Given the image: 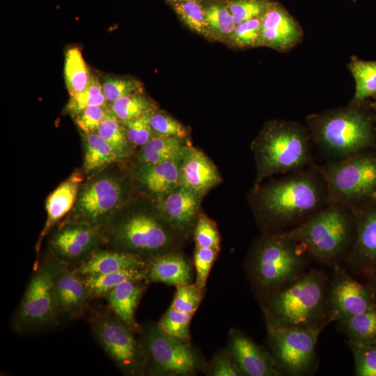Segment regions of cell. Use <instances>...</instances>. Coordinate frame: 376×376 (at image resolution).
<instances>
[{"mask_svg":"<svg viewBox=\"0 0 376 376\" xmlns=\"http://www.w3.org/2000/svg\"><path fill=\"white\" fill-rule=\"evenodd\" d=\"M251 205L266 231H285L329 203L324 179L316 165L254 187Z\"/></svg>","mask_w":376,"mask_h":376,"instance_id":"1","label":"cell"},{"mask_svg":"<svg viewBox=\"0 0 376 376\" xmlns=\"http://www.w3.org/2000/svg\"><path fill=\"white\" fill-rule=\"evenodd\" d=\"M309 258L304 247L285 231H266L250 253V281L264 299L301 276Z\"/></svg>","mask_w":376,"mask_h":376,"instance_id":"2","label":"cell"},{"mask_svg":"<svg viewBox=\"0 0 376 376\" xmlns=\"http://www.w3.org/2000/svg\"><path fill=\"white\" fill-rule=\"evenodd\" d=\"M307 123L311 141L328 160L367 150L376 143L373 117L363 104L312 115Z\"/></svg>","mask_w":376,"mask_h":376,"instance_id":"3","label":"cell"},{"mask_svg":"<svg viewBox=\"0 0 376 376\" xmlns=\"http://www.w3.org/2000/svg\"><path fill=\"white\" fill-rule=\"evenodd\" d=\"M285 232L301 244L311 258L334 267L345 260L353 247L354 212L351 207L329 203L306 221Z\"/></svg>","mask_w":376,"mask_h":376,"instance_id":"4","label":"cell"},{"mask_svg":"<svg viewBox=\"0 0 376 376\" xmlns=\"http://www.w3.org/2000/svg\"><path fill=\"white\" fill-rule=\"evenodd\" d=\"M256 166L255 187L272 175L288 174L312 165L308 128L291 121L268 123L252 143Z\"/></svg>","mask_w":376,"mask_h":376,"instance_id":"5","label":"cell"},{"mask_svg":"<svg viewBox=\"0 0 376 376\" xmlns=\"http://www.w3.org/2000/svg\"><path fill=\"white\" fill-rule=\"evenodd\" d=\"M328 281L323 271L310 269L263 299V309L283 324L323 329L329 323L327 308Z\"/></svg>","mask_w":376,"mask_h":376,"instance_id":"6","label":"cell"},{"mask_svg":"<svg viewBox=\"0 0 376 376\" xmlns=\"http://www.w3.org/2000/svg\"><path fill=\"white\" fill-rule=\"evenodd\" d=\"M316 166L329 203L354 207L376 200V152L365 150Z\"/></svg>","mask_w":376,"mask_h":376,"instance_id":"7","label":"cell"},{"mask_svg":"<svg viewBox=\"0 0 376 376\" xmlns=\"http://www.w3.org/2000/svg\"><path fill=\"white\" fill-rule=\"evenodd\" d=\"M66 265L52 258L36 267L13 318V324L16 331H36L57 321L60 312L55 283L58 274Z\"/></svg>","mask_w":376,"mask_h":376,"instance_id":"8","label":"cell"},{"mask_svg":"<svg viewBox=\"0 0 376 376\" xmlns=\"http://www.w3.org/2000/svg\"><path fill=\"white\" fill-rule=\"evenodd\" d=\"M109 239L118 251L137 255L147 260L175 251L179 235L159 217L145 212L129 214L113 224Z\"/></svg>","mask_w":376,"mask_h":376,"instance_id":"9","label":"cell"},{"mask_svg":"<svg viewBox=\"0 0 376 376\" xmlns=\"http://www.w3.org/2000/svg\"><path fill=\"white\" fill-rule=\"evenodd\" d=\"M267 341L281 375H304L316 362V344L322 329H305L280 323L264 311Z\"/></svg>","mask_w":376,"mask_h":376,"instance_id":"10","label":"cell"},{"mask_svg":"<svg viewBox=\"0 0 376 376\" xmlns=\"http://www.w3.org/2000/svg\"><path fill=\"white\" fill-rule=\"evenodd\" d=\"M92 330L99 345L124 374L142 375L147 373L141 343L134 338V331L113 313L96 316Z\"/></svg>","mask_w":376,"mask_h":376,"instance_id":"11","label":"cell"},{"mask_svg":"<svg viewBox=\"0 0 376 376\" xmlns=\"http://www.w3.org/2000/svg\"><path fill=\"white\" fill-rule=\"evenodd\" d=\"M140 343L144 350L147 373L157 375H189L199 367L194 352L179 340L164 334L154 323L141 330Z\"/></svg>","mask_w":376,"mask_h":376,"instance_id":"12","label":"cell"},{"mask_svg":"<svg viewBox=\"0 0 376 376\" xmlns=\"http://www.w3.org/2000/svg\"><path fill=\"white\" fill-rule=\"evenodd\" d=\"M376 305V295L370 285L354 279L347 268L334 266L327 289L329 323L362 313Z\"/></svg>","mask_w":376,"mask_h":376,"instance_id":"13","label":"cell"},{"mask_svg":"<svg viewBox=\"0 0 376 376\" xmlns=\"http://www.w3.org/2000/svg\"><path fill=\"white\" fill-rule=\"evenodd\" d=\"M123 198V187L117 179L98 178L82 191L76 207L77 221L101 228L120 207Z\"/></svg>","mask_w":376,"mask_h":376,"instance_id":"14","label":"cell"},{"mask_svg":"<svg viewBox=\"0 0 376 376\" xmlns=\"http://www.w3.org/2000/svg\"><path fill=\"white\" fill-rule=\"evenodd\" d=\"M101 228L75 221L61 228L52 237L53 258L73 267L107 241Z\"/></svg>","mask_w":376,"mask_h":376,"instance_id":"15","label":"cell"},{"mask_svg":"<svg viewBox=\"0 0 376 376\" xmlns=\"http://www.w3.org/2000/svg\"><path fill=\"white\" fill-rule=\"evenodd\" d=\"M352 208L356 237L344 263L350 270L366 276L376 265V200Z\"/></svg>","mask_w":376,"mask_h":376,"instance_id":"16","label":"cell"},{"mask_svg":"<svg viewBox=\"0 0 376 376\" xmlns=\"http://www.w3.org/2000/svg\"><path fill=\"white\" fill-rule=\"evenodd\" d=\"M260 19V46L287 52L301 42V26L280 3L272 1Z\"/></svg>","mask_w":376,"mask_h":376,"instance_id":"17","label":"cell"},{"mask_svg":"<svg viewBox=\"0 0 376 376\" xmlns=\"http://www.w3.org/2000/svg\"><path fill=\"white\" fill-rule=\"evenodd\" d=\"M228 352L242 375L279 376L281 375L272 354L240 331H231Z\"/></svg>","mask_w":376,"mask_h":376,"instance_id":"18","label":"cell"},{"mask_svg":"<svg viewBox=\"0 0 376 376\" xmlns=\"http://www.w3.org/2000/svg\"><path fill=\"white\" fill-rule=\"evenodd\" d=\"M201 196L179 185L159 198V214L180 236L194 229Z\"/></svg>","mask_w":376,"mask_h":376,"instance_id":"19","label":"cell"},{"mask_svg":"<svg viewBox=\"0 0 376 376\" xmlns=\"http://www.w3.org/2000/svg\"><path fill=\"white\" fill-rule=\"evenodd\" d=\"M221 182L212 162L200 150L189 146L180 163V185L203 196Z\"/></svg>","mask_w":376,"mask_h":376,"instance_id":"20","label":"cell"},{"mask_svg":"<svg viewBox=\"0 0 376 376\" xmlns=\"http://www.w3.org/2000/svg\"><path fill=\"white\" fill-rule=\"evenodd\" d=\"M55 288L60 315L69 318L81 317L92 299L83 278L68 265L58 274Z\"/></svg>","mask_w":376,"mask_h":376,"instance_id":"21","label":"cell"},{"mask_svg":"<svg viewBox=\"0 0 376 376\" xmlns=\"http://www.w3.org/2000/svg\"><path fill=\"white\" fill-rule=\"evenodd\" d=\"M148 261L137 255L118 250L96 249L79 264L71 267L79 276L105 274L132 268H145Z\"/></svg>","mask_w":376,"mask_h":376,"instance_id":"22","label":"cell"},{"mask_svg":"<svg viewBox=\"0 0 376 376\" xmlns=\"http://www.w3.org/2000/svg\"><path fill=\"white\" fill-rule=\"evenodd\" d=\"M147 281L178 285L192 282L191 266L181 253L169 251L149 259Z\"/></svg>","mask_w":376,"mask_h":376,"instance_id":"23","label":"cell"},{"mask_svg":"<svg viewBox=\"0 0 376 376\" xmlns=\"http://www.w3.org/2000/svg\"><path fill=\"white\" fill-rule=\"evenodd\" d=\"M148 284L146 280L126 281L115 287L104 297L112 313L133 331L138 329L135 311Z\"/></svg>","mask_w":376,"mask_h":376,"instance_id":"24","label":"cell"},{"mask_svg":"<svg viewBox=\"0 0 376 376\" xmlns=\"http://www.w3.org/2000/svg\"><path fill=\"white\" fill-rule=\"evenodd\" d=\"M82 181L81 173L74 172L47 197L45 206L47 217L37 244V251L43 237L74 205Z\"/></svg>","mask_w":376,"mask_h":376,"instance_id":"25","label":"cell"},{"mask_svg":"<svg viewBox=\"0 0 376 376\" xmlns=\"http://www.w3.org/2000/svg\"><path fill=\"white\" fill-rule=\"evenodd\" d=\"M180 163L181 160H170L142 166L138 174L139 182L160 198L180 185Z\"/></svg>","mask_w":376,"mask_h":376,"instance_id":"26","label":"cell"},{"mask_svg":"<svg viewBox=\"0 0 376 376\" xmlns=\"http://www.w3.org/2000/svg\"><path fill=\"white\" fill-rule=\"evenodd\" d=\"M184 139L176 137L155 135L143 146L139 161L150 165L170 160H182L187 147Z\"/></svg>","mask_w":376,"mask_h":376,"instance_id":"27","label":"cell"},{"mask_svg":"<svg viewBox=\"0 0 376 376\" xmlns=\"http://www.w3.org/2000/svg\"><path fill=\"white\" fill-rule=\"evenodd\" d=\"M336 322L337 328L347 340L376 345V305Z\"/></svg>","mask_w":376,"mask_h":376,"instance_id":"28","label":"cell"},{"mask_svg":"<svg viewBox=\"0 0 376 376\" xmlns=\"http://www.w3.org/2000/svg\"><path fill=\"white\" fill-rule=\"evenodd\" d=\"M148 269L132 268L82 277L92 299L105 297L115 287L129 281H147Z\"/></svg>","mask_w":376,"mask_h":376,"instance_id":"29","label":"cell"},{"mask_svg":"<svg viewBox=\"0 0 376 376\" xmlns=\"http://www.w3.org/2000/svg\"><path fill=\"white\" fill-rule=\"evenodd\" d=\"M204 4L210 37L229 42L236 24L225 0H205Z\"/></svg>","mask_w":376,"mask_h":376,"instance_id":"30","label":"cell"},{"mask_svg":"<svg viewBox=\"0 0 376 376\" xmlns=\"http://www.w3.org/2000/svg\"><path fill=\"white\" fill-rule=\"evenodd\" d=\"M348 68L355 81V92L350 104L361 105L369 97L376 99V61L353 57Z\"/></svg>","mask_w":376,"mask_h":376,"instance_id":"31","label":"cell"},{"mask_svg":"<svg viewBox=\"0 0 376 376\" xmlns=\"http://www.w3.org/2000/svg\"><path fill=\"white\" fill-rule=\"evenodd\" d=\"M91 75L79 47L68 49L65 54L64 77L70 97L81 93L88 85Z\"/></svg>","mask_w":376,"mask_h":376,"instance_id":"32","label":"cell"},{"mask_svg":"<svg viewBox=\"0 0 376 376\" xmlns=\"http://www.w3.org/2000/svg\"><path fill=\"white\" fill-rule=\"evenodd\" d=\"M84 166L87 171L102 168L123 156L96 132L84 134Z\"/></svg>","mask_w":376,"mask_h":376,"instance_id":"33","label":"cell"},{"mask_svg":"<svg viewBox=\"0 0 376 376\" xmlns=\"http://www.w3.org/2000/svg\"><path fill=\"white\" fill-rule=\"evenodd\" d=\"M109 107L111 113L123 125L146 113L155 111V104L142 93L121 97L110 104Z\"/></svg>","mask_w":376,"mask_h":376,"instance_id":"34","label":"cell"},{"mask_svg":"<svg viewBox=\"0 0 376 376\" xmlns=\"http://www.w3.org/2000/svg\"><path fill=\"white\" fill-rule=\"evenodd\" d=\"M171 6L189 29L205 37H210L205 19L204 1H180L171 3Z\"/></svg>","mask_w":376,"mask_h":376,"instance_id":"35","label":"cell"},{"mask_svg":"<svg viewBox=\"0 0 376 376\" xmlns=\"http://www.w3.org/2000/svg\"><path fill=\"white\" fill-rule=\"evenodd\" d=\"M107 104L101 81L97 76L91 75L84 90L70 97L65 110L72 116H76L88 107Z\"/></svg>","mask_w":376,"mask_h":376,"instance_id":"36","label":"cell"},{"mask_svg":"<svg viewBox=\"0 0 376 376\" xmlns=\"http://www.w3.org/2000/svg\"><path fill=\"white\" fill-rule=\"evenodd\" d=\"M194 313H185L171 306L157 324L166 336L188 345L190 341L189 325Z\"/></svg>","mask_w":376,"mask_h":376,"instance_id":"37","label":"cell"},{"mask_svg":"<svg viewBox=\"0 0 376 376\" xmlns=\"http://www.w3.org/2000/svg\"><path fill=\"white\" fill-rule=\"evenodd\" d=\"M96 133L122 156L126 155L130 141L127 137L125 127L111 112L100 123Z\"/></svg>","mask_w":376,"mask_h":376,"instance_id":"38","label":"cell"},{"mask_svg":"<svg viewBox=\"0 0 376 376\" xmlns=\"http://www.w3.org/2000/svg\"><path fill=\"white\" fill-rule=\"evenodd\" d=\"M347 345L352 352L356 376H376V345L358 343L350 340Z\"/></svg>","mask_w":376,"mask_h":376,"instance_id":"39","label":"cell"},{"mask_svg":"<svg viewBox=\"0 0 376 376\" xmlns=\"http://www.w3.org/2000/svg\"><path fill=\"white\" fill-rule=\"evenodd\" d=\"M101 83L109 105L125 95L143 92L142 84L131 78L104 76Z\"/></svg>","mask_w":376,"mask_h":376,"instance_id":"40","label":"cell"},{"mask_svg":"<svg viewBox=\"0 0 376 376\" xmlns=\"http://www.w3.org/2000/svg\"><path fill=\"white\" fill-rule=\"evenodd\" d=\"M235 24L261 18L272 0H225Z\"/></svg>","mask_w":376,"mask_h":376,"instance_id":"41","label":"cell"},{"mask_svg":"<svg viewBox=\"0 0 376 376\" xmlns=\"http://www.w3.org/2000/svg\"><path fill=\"white\" fill-rule=\"evenodd\" d=\"M261 19L255 18L237 24L229 43L238 48L260 46Z\"/></svg>","mask_w":376,"mask_h":376,"instance_id":"42","label":"cell"},{"mask_svg":"<svg viewBox=\"0 0 376 376\" xmlns=\"http://www.w3.org/2000/svg\"><path fill=\"white\" fill-rule=\"evenodd\" d=\"M196 246L220 250V236L215 223L204 214H200L194 229Z\"/></svg>","mask_w":376,"mask_h":376,"instance_id":"43","label":"cell"},{"mask_svg":"<svg viewBox=\"0 0 376 376\" xmlns=\"http://www.w3.org/2000/svg\"><path fill=\"white\" fill-rule=\"evenodd\" d=\"M202 298L203 290L195 283L178 285L171 306L182 312L194 313Z\"/></svg>","mask_w":376,"mask_h":376,"instance_id":"44","label":"cell"},{"mask_svg":"<svg viewBox=\"0 0 376 376\" xmlns=\"http://www.w3.org/2000/svg\"><path fill=\"white\" fill-rule=\"evenodd\" d=\"M150 126L155 135L176 137L185 139L188 132L177 120L169 115L155 111L150 118Z\"/></svg>","mask_w":376,"mask_h":376,"instance_id":"45","label":"cell"},{"mask_svg":"<svg viewBox=\"0 0 376 376\" xmlns=\"http://www.w3.org/2000/svg\"><path fill=\"white\" fill-rule=\"evenodd\" d=\"M219 251L196 246L194 264L196 270L195 285L201 290L205 289L210 269L215 261Z\"/></svg>","mask_w":376,"mask_h":376,"instance_id":"46","label":"cell"},{"mask_svg":"<svg viewBox=\"0 0 376 376\" xmlns=\"http://www.w3.org/2000/svg\"><path fill=\"white\" fill-rule=\"evenodd\" d=\"M155 111L146 113L124 124L127 137L130 143L143 146L152 137L150 118Z\"/></svg>","mask_w":376,"mask_h":376,"instance_id":"47","label":"cell"},{"mask_svg":"<svg viewBox=\"0 0 376 376\" xmlns=\"http://www.w3.org/2000/svg\"><path fill=\"white\" fill-rule=\"evenodd\" d=\"M111 113L109 106H94L85 109L75 116V122L84 134L97 132L103 120Z\"/></svg>","mask_w":376,"mask_h":376,"instance_id":"48","label":"cell"},{"mask_svg":"<svg viewBox=\"0 0 376 376\" xmlns=\"http://www.w3.org/2000/svg\"><path fill=\"white\" fill-rule=\"evenodd\" d=\"M210 375L213 376L242 375L229 352L217 355L212 362Z\"/></svg>","mask_w":376,"mask_h":376,"instance_id":"49","label":"cell"},{"mask_svg":"<svg viewBox=\"0 0 376 376\" xmlns=\"http://www.w3.org/2000/svg\"><path fill=\"white\" fill-rule=\"evenodd\" d=\"M366 276L368 278V284L376 295V265L371 268Z\"/></svg>","mask_w":376,"mask_h":376,"instance_id":"50","label":"cell"},{"mask_svg":"<svg viewBox=\"0 0 376 376\" xmlns=\"http://www.w3.org/2000/svg\"><path fill=\"white\" fill-rule=\"evenodd\" d=\"M370 106L375 113V117L376 118V102H370Z\"/></svg>","mask_w":376,"mask_h":376,"instance_id":"51","label":"cell"},{"mask_svg":"<svg viewBox=\"0 0 376 376\" xmlns=\"http://www.w3.org/2000/svg\"><path fill=\"white\" fill-rule=\"evenodd\" d=\"M170 3H176V2H180V1H190V0H166ZM198 1H205V0H198Z\"/></svg>","mask_w":376,"mask_h":376,"instance_id":"52","label":"cell"},{"mask_svg":"<svg viewBox=\"0 0 376 376\" xmlns=\"http://www.w3.org/2000/svg\"><path fill=\"white\" fill-rule=\"evenodd\" d=\"M357 0H353V1H356Z\"/></svg>","mask_w":376,"mask_h":376,"instance_id":"53","label":"cell"}]
</instances>
